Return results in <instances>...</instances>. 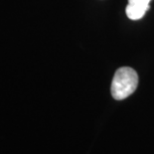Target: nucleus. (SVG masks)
Returning a JSON list of instances; mask_svg holds the SVG:
<instances>
[{
    "label": "nucleus",
    "mask_w": 154,
    "mask_h": 154,
    "mask_svg": "<svg viewBox=\"0 0 154 154\" xmlns=\"http://www.w3.org/2000/svg\"><path fill=\"white\" fill-rule=\"evenodd\" d=\"M138 86V75L132 68H119L111 83V96L114 100H122L135 91Z\"/></svg>",
    "instance_id": "1"
},
{
    "label": "nucleus",
    "mask_w": 154,
    "mask_h": 154,
    "mask_svg": "<svg viewBox=\"0 0 154 154\" xmlns=\"http://www.w3.org/2000/svg\"><path fill=\"white\" fill-rule=\"evenodd\" d=\"M151 0H128V5L135 6L147 11L149 9V3Z\"/></svg>",
    "instance_id": "2"
}]
</instances>
